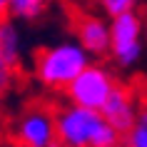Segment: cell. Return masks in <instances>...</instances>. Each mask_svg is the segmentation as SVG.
<instances>
[{
    "label": "cell",
    "mask_w": 147,
    "mask_h": 147,
    "mask_svg": "<svg viewBox=\"0 0 147 147\" xmlns=\"http://www.w3.org/2000/svg\"><path fill=\"white\" fill-rule=\"evenodd\" d=\"M57 145L65 147H117L122 135L100 115V110L82 105H65L55 110Z\"/></svg>",
    "instance_id": "cell-1"
},
{
    "label": "cell",
    "mask_w": 147,
    "mask_h": 147,
    "mask_svg": "<svg viewBox=\"0 0 147 147\" xmlns=\"http://www.w3.org/2000/svg\"><path fill=\"white\" fill-rule=\"evenodd\" d=\"M90 62V55L80 42H57L40 50L35 57V78L50 90H65L70 80Z\"/></svg>",
    "instance_id": "cell-2"
},
{
    "label": "cell",
    "mask_w": 147,
    "mask_h": 147,
    "mask_svg": "<svg viewBox=\"0 0 147 147\" xmlns=\"http://www.w3.org/2000/svg\"><path fill=\"white\" fill-rule=\"evenodd\" d=\"M142 18L135 10L110 18V50L107 55L120 67H132L142 57Z\"/></svg>",
    "instance_id": "cell-3"
},
{
    "label": "cell",
    "mask_w": 147,
    "mask_h": 147,
    "mask_svg": "<svg viewBox=\"0 0 147 147\" xmlns=\"http://www.w3.org/2000/svg\"><path fill=\"white\" fill-rule=\"evenodd\" d=\"M115 75L110 72L105 65H92L87 62L75 78L65 85V97L72 105H82V107L100 110L110 90L115 87Z\"/></svg>",
    "instance_id": "cell-4"
},
{
    "label": "cell",
    "mask_w": 147,
    "mask_h": 147,
    "mask_svg": "<svg viewBox=\"0 0 147 147\" xmlns=\"http://www.w3.org/2000/svg\"><path fill=\"white\" fill-rule=\"evenodd\" d=\"M13 140L25 147H53L57 145L55 130V110L45 105H32L18 117Z\"/></svg>",
    "instance_id": "cell-5"
},
{
    "label": "cell",
    "mask_w": 147,
    "mask_h": 147,
    "mask_svg": "<svg viewBox=\"0 0 147 147\" xmlns=\"http://www.w3.org/2000/svg\"><path fill=\"white\" fill-rule=\"evenodd\" d=\"M137 110H140L137 95L132 92L130 87L115 82V87L110 90V95L100 105V115L105 117L120 135H125L132 125L137 122Z\"/></svg>",
    "instance_id": "cell-6"
},
{
    "label": "cell",
    "mask_w": 147,
    "mask_h": 147,
    "mask_svg": "<svg viewBox=\"0 0 147 147\" xmlns=\"http://www.w3.org/2000/svg\"><path fill=\"white\" fill-rule=\"evenodd\" d=\"M75 35L78 42L87 50L90 57L107 55L110 50V23L97 15H80L75 23Z\"/></svg>",
    "instance_id": "cell-7"
},
{
    "label": "cell",
    "mask_w": 147,
    "mask_h": 147,
    "mask_svg": "<svg viewBox=\"0 0 147 147\" xmlns=\"http://www.w3.org/2000/svg\"><path fill=\"white\" fill-rule=\"evenodd\" d=\"M0 55L13 70L20 67V57H23V40L18 30L15 20L10 15L0 18Z\"/></svg>",
    "instance_id": "cell-8"
},
{
    "label": "cell",
    "mask_w": 147,
    "mask_h": 147,
    "mask_svg": "<svg viewBox=\"0 0 147 147\" xmlns=\"http://www.w3.org/2000/svg\"><path fill=\"white\" fill-rule=\"evenodd\" d=\"M53 0H8V15L13 20H38L47 8H50Z\"/></svg>",
    "instance_id": "cell-9"
},
{
    "label": "cell",
    "mask_w": 147,
    "mask_h": 147,
    "mask_svg": "<svg viewBox=\"0 0 147 147\" xmlns=\"http://www.w3.org/2000/svg\"><path fill=\"white\" fill-rule=\"evenodd\" d=\"M122 145H130V147H147V125L135 122L130 130L122 135Z\"/></svg>",
    "instance_id": "cell-10"
},
{
    "label": "cell",
    "mask_w": 147,
    "mask_h": 147,
    "mask_svg": "<svg viewBox=\"0 0 147 147\" xmlns=\"http://www.w3.org/2000/svg\"><path fill=\"white\" fill-rule=\"evenodd\" d=\"M97 3L102 5L105 15H110V18L127 13V10H135V5H137V0H97Z\"/></svg>",
    "instance_id": "cell-11"
},
{
    "label": "cell",
    "mask_w": 147,
    "mask_h": 147,
    "mask_svg": "<svg viewBox=\"0 0 147 147\" xmlns=\"http://www.w3.org/2000/svg\"><path fill=\"white\" fill-rule=\"evenodd\" d=\"M13 80H15V70L10 67L8 62L3 60V55H0V95L8 92V87L13 85Z\"/></svg>",
    "instance_id": "cell-12"
},
{
    "label": "cell",
    "mask_w": 147,
    "mask_h": 147,
    "mask_svg": "<svg viewBox=\"0 0 147 147\" xmlns=\"http://www.w3.org/2000/svg\"><path fill=\"white\" fill-rule=\"evenodd\" d=\"M137 122L147 125V100H145V102H140V110H137Z\"/></svg>",
    "instance_id": "cell-13"
},
{
    "label": "cell",
    "mask_w": 147,
    "mask_h": 147,
    "mask_svg": "<svg viewBox=\"0 0 147 147\" xmlns=\"http://www.w3.org/2000/svg\"><path fill=\"white\" fill-rule=\"evenodd\" d=\"M8 15V0H0V18Z\"/></svg>",
    "instance_id": "cell-14"
},
{
    "label": "cell",
    "mask_w": 147,
    "mask_h": 147,
    "mask_svg": "<svg viewBox=\"0 0 147 147\" xmlns=\"http://www.w3.org/2000/svg\"><path fill=\"white\" fill-rule=\"evenodd\" d=\"M142 42L147 45V23H142Z\"/></svg>",
    "instance_id": "cell-15"
},
{
    "label": "cell",
    "mask_w": 147,
    "mask_h": 147,
    "mask_svg": "<svg viewBox=\"0 0 147 147\" xmlns=\"http://www.w3.org/2000/svg\"><path fill=\"white\" fill-rule=\"evenodd\" d=\"M95 3H97V0H95Z\"/></svg>",
    "instance_id": "cell-16"
}]
</instances>
